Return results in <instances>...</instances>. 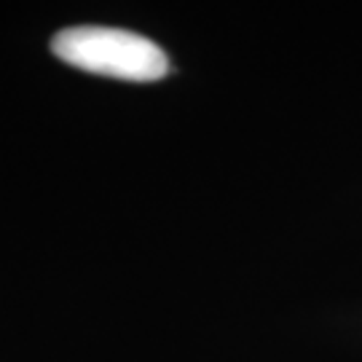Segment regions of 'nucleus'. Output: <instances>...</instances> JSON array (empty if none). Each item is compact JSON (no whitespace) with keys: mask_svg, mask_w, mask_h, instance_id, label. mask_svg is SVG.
<instances>
[{"mask_svg":"<svg viewBox=\"0 0 362 362\" xmlns=\"http://www.w3.org/2000/svg\"><path fill=\"white\" fill-rule=\"evenodd\" d=\"M52 52L67 65L97 76L148 83L167 76L164 49L145 35L116 27H67L52 38Z\"/></svg>","mask_w":362,"mask_h":362,"instance_id":"1","label":"nucleus"}]
</instances>
